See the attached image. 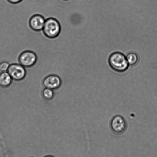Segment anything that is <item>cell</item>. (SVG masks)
I'll return each mask as SVG.
<instances>
[{
    "instance_id": "6da1fadb",
    "label": "cell",
    "mask_w": 157,
    "mask_h": 157,
    "mask_svg": "<svg viewBox=\"0 0 157 157\" xmlns=\"http://www.w3.org/2000/svg\"><path fill=\"white\" fill-rule=\"evenodd\" d=\"M109 63L113 70L118 72H125L129 66L126 57L120 52L112 53L109 57Z\"/></svg>"
},
{
    "instance_id": "7a4b0ae2",
    "label": "cell",
    "mask_w": 157,
    "mask_h": 157,
    "mask_svg": "<svg viewBox=\"0 0 157 157\" xmlns=\"http://www.w3.org/2000/svg\"><path fill=\"white\" fill-rule=\"evenodd\" d=\"M44 35L47 37H57L60 33L61 27L58 20L53 18H49L45 20L43 29Z\"/></svg>"
},
{
    "instance_id": "3957f363",
    "label": "cell",
    "mask_w": 157,
    "mask_h": 157,
    "mask_svg": "<svg viewBox=\"0 0 157 157\" xmlns=\"http://www.w3.org/2000/svg\"><path fill=\"white\" fill-rule=\"evenodd\" d=\"M111 130L115 134L122 135L127 130V124L125 120L122 116L117 115L112 118L110 123Z\"/></svg>"
},
{
    "instance_id": "277c9868",
    "label": "cell",
    "mask_w": 157,
    "mask_h": 157,
    "mask_svg": "<svg viewBox=\"0 0 157 157\" xmlns=\"http://www.w3.org/2000/svg\"><path fill=\"white\" fill-rule=\"evenodd\" d=\"M37 57L34 52L25 51L21 54L18 58L20 64L25 67H30L36 64Z\"/></svg>"
},
{
    "instance_id": "5b68a950",
    "label": "cell",
    "mask_w": 157,
    "mask_h": 157,
    "mask_svg": "<svg viewBox=\"0 0 157 157\" xmlns=\"http://www.w3.org/2000/svg\"><path fill=\"white\" fill-rule=\"evenodd\" d=\"M7 72L11 77L12 79L16 81H20L23 80L26 74L25 67L20 64L10 65Z\"/></svg>"
},
{
    "instance_id": "8992f818",
    "label": "cell",
    "mask_w": 157,
    "mask_h": 157,
    "mask_svg": "<svg viewBox=\"0 0 157 157\" xmlns=\"http://www.w3.org/2000/svg\"><path fill=\"white\" fill-rule=\"evenodd\" d=\"M60 78L56 75H52L46 77L43 81V85L46 88L55 90L61 86Z\"/></svg>"
},
{
    "instance_id": "52a82bcc",
    "label": "cell",
    "mask_w": 157,
    "mask_h": 157,
    "mask_svg": "<svg viewBox=\"0 0 157 157\" xmlns=\"http://www.w3.org/2000/svg\"><path fill=\"white\" fill-rule=\"evenodd\" d=\"M45 20L44 17L40 15H33L29 20V24L31 28L35 31L43 30Z\"/></svg>"
},
{
    "instance_id": "ba28073f",
    "label": "cell",
    "mask_w": 157,
    "mask_h": 157,
    "mask_svg": "<svg viewBox=\"0 0 157 157\" xmlns=\"http://www.w3.org/2000/svg\"><path fill=\"white\" fill-rule=\"evenodd\" d=\"M12 78L7 72L0 73V86L3 87H9L11 84Z\"/></svg>"
},
{
    "instance_id": "9c48e42d",
    "label": "cell",
    "mask_w": 157,
    "mask_h": 157,
    "mask_svg": "<svg viewBox=\"0 0 157 157\" xmlns=\"http://www.w3.org/2000/svg\"><path fill=\"white\" fill-rule=\"evenodd\" d=\"M126 58L128 64L130 65H134L136 64L138 61V57L136 53L131 52L126 56Z\"/></svg>"
},
{
    "instance_id": "30bf717a",
    "label": "cell",
    "mask_w": 157,
    "mask_h": 157,
    "mask_svg": "<svg viewBox=\"0 0 157 157\" xmlns=\"http://www.w3.org/2000/svg\"><path fill=\"white\" fill-rule=\"evenodd\" d=\"M42 95L44 99L47 100H50L53 98L54 93L52 89L46 88L43 90Z\"/></svg>"
},
{
    "instance_id": "8fae6325",
    "label": "cell",
    "mask_w": 157,
    "mask_h": 157,
    "mask_svg": "<svg viewBox=\"0 0 157 157\" xmlns=\"http://www.w3.org/2000/svg\"><path fill=\"white\" fill-rule=\"evenodd\" d=\"M10 65L7 61H2L0 63V71L2 72H7Z\"/></svg>"
},
{
    "instance_id": "7c38bea8",
    "label": "cell",
    "mask_w": 157,
    "mask_h": 157,
    "mask_svg": "<svg viewBox=\"0 0 157 157\" xmlns=\"http://www.w3.org/2000/svg\"><path fill=\"white\" fill-rule=\"evenodd\" d=\"M7 1L10 4H16L21 3V1H23V0H7Z\"/></svg>"
},
{
    "instance_id": "4fadbf2b",
    "label": "cell",
    "mask_w": 157,
    "mask_h": 157,
    "mask_svg": "<svg viewBox=\"0 0 157 157\" xmlns=\"http://www.w3.org/2000/svg\"><path fill=\"white\" fill-rule=\"evenodd\" d=\"M45 157H53L52 156H45Z\"/></svg>"
},
{
    "instance_id": "5bb4252c",
    "label": "cell",
    "mask_w": 157,
    "mask_h": 157,
    "mask_svg": "<svg viewBox=\"0 0 157 157\" xmlns=\"http://www.w3.org/2000/svg\"><path fill=\"white\" fill-rule=\"evenodd\" d=\"M63 1H69V0H63Z\"/></svg>"
}]
</instances>
